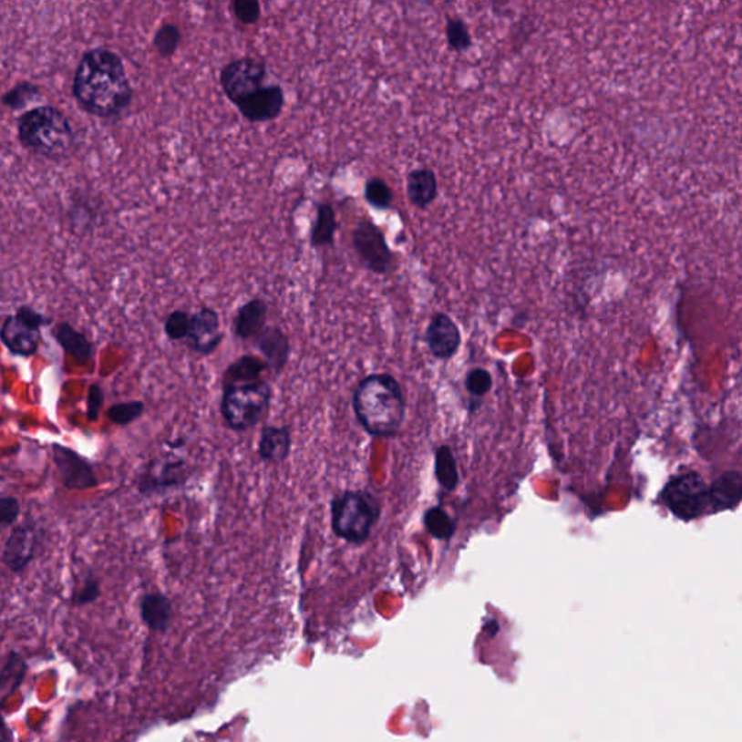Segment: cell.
I'll return each instance as SVG.
<instances>
[{
    "label": "cell",
    "mask_w": 742,
    "mask_h": 742,
    "mask_svg": "<svg viewBox=\"0 0 742 742\" xmlns=\"http://www.w3.org/2000/svg\"><path fill=\"white\" fill-rule=\"evenodd\" d=\"M269 304L264 299L255 297L238 309L237 316L233 319V333L241 340L255 338L262 333L267 321Z\"/></svg>",
    "instance_id": "18"
},
{
    "label": "cell",
    "mask_w": 742,
    "mask_h": 742,
    "mask_svg": "<svg viewBox=\"0 0 742 742\" xmlns=\"http://www.w3.org/2000/svg\"><path fill=\"white\" fill-rule=\"evenodd\" d=\"M103 390L99 385H92L88 387V421L96 422L99 417L100 409L103 407Z\"/></svg>",
    "instance_id": "38"
},
{
    "label": "cell",
    "mask_w": 742,
    "mask_h": 742,
    "mask_svg": "<svg viewBox=\"0 0 742 742\" xmlns=\"http://www.w3.org/2000/svg\"><path fill=\"white\" fill-rule=\"evenodd\" d=\"M12 732L5 722L4 716L0 714V742H11Z\"/></svg>",
    "instance_id": "39"
},
{
    "label": "cell",
    "mask_w": 742,
    "mask_h": 742,
    "mask_svg": "<svg viewBox=\"0 0 742 742\" xmlns=\"http://www.w3.org/2000/svg\"><path fill=\"white\" fill-rule=\"evenodd\" d=\"M181 31L179 26L174 24H164L159 31L156 32L152 44L156 48L157 53L164 58H170L177 48L180 46Z\"/></svg>",
    "instance_id": "28"
},
{
    "label": "cell",
    "mask_w": 742,
    "mask_h": 742,
    "mask_svg": "<svg viewBox=\"0 0 742 742\" xmlns=\"http://www.w3.org/2000/svg\"><path fill=\"white\" fill-rule=\"evenodd\" d=\"M354 250L366 269L375 274H386L393 262V252L385 233L370 220H360L353 231Z\"/></svg>",
    "instance_id": "9"
},
{
    "label": "cell",
    "mask_w": 742,
    "mask_h": 742,
    "mask_svg": "<svg viewBox=\"0 0 742 742\" xmlns=\"http://www.w3.org/2000/svg\"><path fill=\"white\" fill-rule=\"evenodd\" d=\"M493 377L486 368L476 367L466 376V389L473 397H483L490 392Z\"/></svg>",
    "instance_id": "32"
},
{
    "label": "cell",
    "mask_w": 742,
    "mask_h": 742,
    "mask_svg": "<svg viewBox=\"0 0 742 742\" xmlns=\"http://www.w3.org/2000/svg\"><path fill=\"white\" fill-rule=\"evenodd\" d=\"M269 368L267 363L255 356H242L225 371L223 387L228 386L247 385V383L263 380L262 376Z\"/></svg>",
    "instance_id": "23"
},
{
    "label": "cell",
    "mask_w": 742,
    "mask_h": 742,
    "mask_svg": "<svg viewBox=\"0 0 742 742\" xmlns=\"http://www.w3.org/2000/svg\"><path fill=\"white\" fill-rule=\"evenodd\" d=\"M238 110L250 122L276 119L284 108V92L279 85L264 86L238 105Z\"/></svg>",
    "instance_id": "14"
},
{
    "label": "cell",
    "mask_w": 742,
    "mask_h": 742,
    "mask_svg": "<svg viewBox=\"0 0 742 742\" xmlns=\"http://www.w3.org/2000/svg\"><path fill=\"white\" fill-rule=\"evenodd\" d=\"M378 518L380 505L368 491H344L331 502L334 534L350 544H365Z\"/></svg>",
    "instance_id": "4"
},
{
    "label": "cell",
    "mask_w": 742,
    "mask_h": 742,
    "mask_svg": "<svg viewBox=\"0 0 742 742\" xmlns=\"http://www.w3.org/2000/svg\"><path fill=\"white\" fill-rule=\"evenodd\" d=\"M73 93L86 112L100 118L118 117L132 100L124 63L107 48H95L83 56L76 70Z\"/></svg>",
    "instance_id": "1"
},
{
    "label": "cell",
    "mask_w": 742,
    "mask_h": 742,
    "mask_svg": "<svg viewBox=\"0 0 742 742\" xmlns=\"http://www.w3.org/2000/svg\"><path fill=\"white\" fill-rule=\"evenodd\" d=\"M191 328V314L184 311H174L164 322V331L171 341L186 340Z\"/></svg>",
    "instance_id": "31"
},
{
    "label": "cell",
    "mask_w": 742,
    "mask_h": 742,
    "mask_svg": "<svg viewBox=\"0 0 742 742\" xmlns=\"http://www.w3.org/2000/svg\"><path fill=\"white\" fill-rule=\"evenodd\" d=\"M255 345L264 356L265 363L274 373L286 367L289 360L290 343L286 334L277 326H264L254 338Z\"/></svg>",
    "instance_id": "16"
},
{
    "label": "cell",
    "mask_w": 742,
    "mask_h": 742,
    "mask_svg": "<svg viewBox=\"0 0 742 742\" xmlns=\"http://www.w3.org/2000/svg\"><path fill=\"white\" fill-rule=\"evenodd\" d=\"M12 673V682L15 683V685L18 687L19 683L16 680H14V677L16 679L22 680V677L26 675V663L22 660L19 655L12 654L11 660L7 661L6 667L2 670L0 673V685H6L7 682H9V677H11Z\"/></svg>",
    "instance_id": "37"
},
{
    "label": "cell",
    "mask_w": 742,
    "mask_h": 742,
    "mask_svg": "<svg viewBox=\"0 0 742 742\" xmlns=\"http://www.w3.org/2000/svg\"><path fill=\"white\" fill-rule=\"evenodd\" d=\"M38 544V528L34 523H21L7 538L2 560L12 572H22L36 559Z\"/></svg>",
    "instance_id": "11"
},
{
    "label": "cell",
    "mask_w": 742,
    "mask_h": 742,
    "mask_svg": "<svg viewBox=\"0 0 742 742\" xmlns=\"http://www.w3.org/2000/svg\"><path fill=\"white\" fill-rule=\"evenodd\" d=\"M353 407L361 427L378 438L397 437L407 415L402 386L387 373L363 378L354 390Z\"/></svg>",
    "instance_id": "2"
},
{
    "label": "cell",
    "mask_w": 742,
    "mask_h": 742,
    "mask_svg": "<svg viewBox=\"0 0 742 742\" xmlns=\"http://www.w3.org/2000/svg\"><path fill=\"white\" fill-rule=\"evenodd\" d=\"M21 513V503L14 496L0 498V527H11Z\"/></svg>",
    "instance_id": "36"
},
{
    "label": "cell",
    "mask_w": 742,
    "mask_h": 742,
    "mask_svg": "<svg viewBox=\"0 0 742 742\" xmlns=\"http://www.w3.org/2000/svg\"><path fill=\"white\" fill-rule=\"evenodd\" d=\"M48 322L50 319L39 312L29 306H22L16 314L5 319L4 325L0 328V340L15 356L32 357L36 356L41 343L39 329Z\"/></svg>",
    "instance_id": "7"
},
{
    "label": "cell",
    "mask_w": 742,
    "mask_h": 742,
    "mask_svg": "<svg viewBox=\"0 0 742 742\" xmlns=\"http://www.w3.org/2000/svg\"><path fill=\"white\" fill-rule=\"evenodd\" d=\"M173 616V604L163 593H147L141 599V618L151 631H164Z\"/></svg>",
    "instance_id": "21"
},
{
    "label": "cell",
    "mask_w": 742,
    "mask_h": 742,
    "mask_svg": "<svg viewBox=\"0 0 742 742\" xmlns=\"http://www.w3.org/2000/svg\"><path fill=\"white\" fill-rule=\"evenodd\" d=\"M425 343L435 358H453L461 345V333L456 321L444 312L432 314L425 331Z\"/></svg>",
    "instance_id": "12"
},
{
    "label": "cell",
    "mask_w": 742,
    "mask_h": 742,
    "mask_svg": "<svg viewBox=\"0 0 742 742\" xmlns=\"http://www.w3.org/2000/svg\"><path fill=\"white\" fill-rule=\"evenodd\" d=\"M292 448V432L287 425L264 427L258 442V456L269 463H282Z\"/></svg>",
    "instance_id": "19"
},
{
    "label": "cell",
    "mask_w": 742,
    "mask_h": 742,
    "mask_svg": "<svg viewBox=\"0 0 742 742\" xmlns=\"http://www.w3.org/2000/svg\"><path fill=\"white\" fill-rule=\"evenodd\" d=\"M183 471V461H152L149 469L144 471L139 479V490L145 491L160 490V489L171 488L180 483V473Z\"/></svg>",
    "instance_id": "20"
},
{
    "label": "cell",
    "mask_w": 742,
    "mask_h": 742,
    "mask_svg": "<svg viewBox=\"0 0 742 742\" xmlns=\"http://www.w3.org/2000/svg\"><path fill=\"white\" fill-rule=\"evenodd\" d=\"M661 500L677 520H699L709 510V486L696 471L679 474L661 491Z\"/></svg>",
    "instance_id": "6"
},
{
    "label": "cell",
    "mask_w": 742,
    "mask_h": 742,
    "mask_svg": "<svg viewBox=\"0 0 742 742\" xmlns=\"http://www.w3.org/2000/svg\"><path fill=\"white\" fill-rule=\"evenodd\" d=\"M424 525L428 534L439 541H449L456 534V520L441 506H432L424 513Z\"/></svg>",
    "instance_id": "26"
},
{
    "label": "cell",
    "mask_w": 742,
    "mask_h": 742,
    "mask_svg": "<svg viewBox=\"0 0 742 742\" xmlns=\"http://www.w3.org/2000/svg\"><path fill=\"white\" fill-rule=\"evenodd\" d=\"M19 139L29 151L46 159L67 157L75 145V132L66 115L54 107H39L19 119Z\"/></svg>",
    "instance_id": "3"
},
{
    "label": "cell",
    "mask_w": 742,
    "mask_h": 742,
    "mask_svg": "<svg viewBox=\"0 0 742 742\" xmlns=\"http://www.w3.org/2000/svg\"><path fill=\"white\" fill-rule=\"evenodd\" d=\"M273 390L265 380L223 387L221 412L232 431H247L262 421L272 403Z\"/></svg>",
    "instance_id": "5"
},
{
    "label": "cell",
    "mask_w": 742,
    "mask_h": 742,
    "mask_svg": "<svg viewBox=\"0 0 742 742\" xmlns=\"http://www.w3.org/2000/svg\"><path fill=\"white\" fill-rule=\"evenodd\" d=\"M435 478L444 490L454 491L459 486V466L451 447L441 446L435 451Z\"/></svg>",
    "instance_id": "25"
},
{
    "label": "cell",
    "mask_w": 742,
    "mask_h": 742,
    "mask_svg": "<svg viewBox=\"0 0 742 742\" xmlns=\"http://www.w3.org/2000/svg\"><path fill=\"white\" fill-rule=\"evenodd\" d=\"M223 334L221 333L220 314L215 309L201 308L191 316L189 328V346L201 356H209L220 346Z\"/></svg>",
    "instance_id": "13"
},
{
    "label": "cell",
    "mask_w": 742,
    "mask_h": 742,
    "mask_svg": "<svg viewBox=\"0 0 742 742\" xmlns=\"http://www.w3.org/2000/svg\"><path fill=\"white\" fill-rule=\"evenodd\" d=\"M407 193L410 203L417 209H427L438 198V179L428 167H419L407 174Z\"/></svg>",
    "instance_id": "17"
},
{
    "label": "cell",
    "mask_w": 742,
    "mask_h": 742,
    "mask_svg": "<svg viewBox=\"0 0 742 742\" xmlns=\"http://www.w3.org/2000/svg\"><path fill=\"white\" fill-rule=\"evenodd\" d=\"M231 7L233 16L245 26H252L262 18V5L257 0H235Z\"/></svg>",
    "instance_id": "33"
},
{
    "label": "cell",
    "mask_w": 742,
    "mask_h": 742,
    "mask_svg": "<svg viewBox=\"0 0 742 742\" xmlns=\"http://www.w3.org/2000/svg\"><path fill=\"white\" fill-rule=\"evenodd\" d=\"M267 64L262 58L242 57L230 61L221 70L220 82L228 99L238 107L264 88Z\"/></svg>",
    "instance_id": "8"
},
{
    "label": "cell",
    "mask_w": 742,
    "mask_h": 742,
    "mask_svg": "<svg viewBox=\"0 0 742 742\" xmlns=\"http://www.w3.org/2000/svg\"><path fill=\"white\" fill-rule=\"evenodd\" d=\"M145 412V403L141 400L117 403L108 409V419L115 425H129L141 417Z\"/></svg>",
    "instance_id": "30"
},
{
    "label": "cell",
    "mask_w": 742,
    "mask_h": 742,
    "mask_svg": "<svg viewBox=\"0 0 742 742\" xmlns=\"http://www.w3.org/2000/svg\"><path fill=\"white\" fill-rule=\"evenodd\" d=\"M100 596V584L98 579L93 576H88L85 580V583L80 587V591L76 592L73 596V604L76 606H85V604L93 603L98 601Z\"/></svg>",
    "instance_id": "35"
},
{
    "label": "cell",
    "mask_w": 742,
    "mask_h": 742,
    "mask_svg": "<svg viewBox=\"0 0 742 742\" xmlns=\"http://www.w3.org/2000/svg\"><path fill=\"white\" fill-rule=\"evenodd\" d=\"M36 96H38V88L31 83H24L7 93L4 98V102L7 107L18 109V108L26 107V103L31 102L32 99H36Z\"/></svg>",
    "instance_id": "34"
},
{
    "label": "cell",
    "mask_w": 742,
    "mask_h": 742,
    "mask_svg": "<svg viewBox=\"0 0 742 742\" xmlns=\"http://www.w3.org/2000/svg\"><path fill=\"white\" fill-rule=\"evenodd\" d=\"M336 222L335 209L331 203H321L316 209V220L311 233V244L314 248L329 247L335 241Z\"/></svg>",
    "instance_id": "24"
},
{
    "label": "cell",
    "mask_w": 742,
    "mask_h": 742,
    "mask_svg": "<svg viewBox=\"0 0 742 742\" xmlns=\"http://www.w3.org/2000/svg\"><path fill=\"white\" fill-rule=\"evenodd\" d=\"M741 471H725L709 486V508H711L712 513L737 510L741 503Z\"/></svg>",
    "instance_id": "15"
},
{
    "label": "cell",
    "mask_w": 742,
    "mask_h": 742,
    "mask_svg": "<svg viewBox=\"0 0 742 742\" xmlns=\"http://www.w3.org/2000/svg\"><path fill=\"white\" fill-rule=\"evenodd\" d=\"M365 199L373 208L385 211L392 206L393 191L385 180L373 177L366 183Z\"/></svg>",
    "instance_id": "29"
},
{
    "label": "cell",
    "mask_w": 742,
    "mask_h": 742,
    "mask_svg": "<svg viewBox=\"0 0 742 742\" xmlns=\"http://www.w3.org/2000/svg\"><path fill=\"white\" fill-rule=\"evenodd\" d=\"M53 459L61 481L68 490H88L98 486V478L93 467L85 457L76 453L75 449L61 444H54Z\"/></svg>",
    "instance_id": "10"
},
{
    "label": "cell",
    "mask_w": 742,
    "mask_h": 742,
    "mask_svg": "<svg viewBox=\"0 0 742 742\" xmlns=\"http://www.w3.org/2000/svg\"><path fill=\"white\" fill-rule=\"evenodd\" d=\"M446 36L448 48L454 53H467L473 46V36L469 24L459 16L447 18Z\"/></svg>",
    "instance_id": "27"
},
{
    "label": "cell",
    "mask_w": 742,
    "mask_h": 742,
    "mask_svg": "<svg viewBox=\"0 0 742 742\" xmlns=\"http://www.w3.org/2000/svg\"><path fill=\"white\" fill-rule=\"evenodd\" d=\"M54 336L57 343L63 346L66 353L70 354L80 365H86L92 360L93 345L83 333L76 331L70 324L63 322L54 329Z\"/></svg>",
    "instance_id": "22"
}]
</instances>
